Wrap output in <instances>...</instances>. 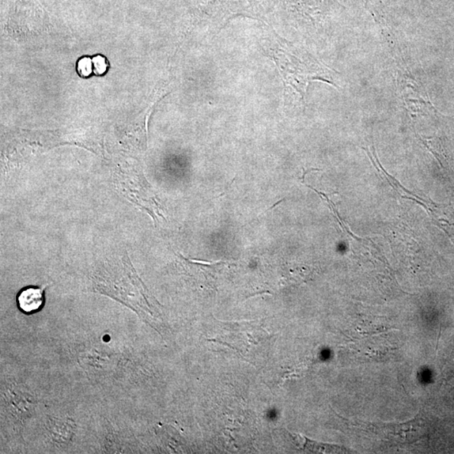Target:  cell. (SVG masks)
<instances>
[{
	"mask_svg": "<svg viewBox=\"0 0 454 454\" xmlns=\"http://www.w3.org/2000/svg\"><path fill=\"white\" fill-rule=\"evenodd\" d=\"M396 83L397 96L412 118L438 113L431 103L425 86L414 75L408 71H400Z\"/></svg>",
	"mask_w": 454,
	"mask_h": 454,
	"instance_id": "1",
	"label": "cell"
},
{
	"mask_svg": "<svg viewBox=\"0 0 454 454\" xmlns=\"http://www.w3.org/2000/svg\"><path fill=\"white\" fill-rule=\"evenodd\" d=\"M421 142L426 149L433 155L437 159L438 164L442 168H446L448 166V158H446V151L442 145L441 139L439 138H425V136H419Z\"/></svg>",
	"mask_w": 454,
	"mask_h": 454,
	"instance_id": "4",
	"label": "cell"
},
{
	"mask_svg": "<svg viewBox=\"0 0 454 454\" xmlns=\"http://www.w3.org/2000/svg\"><path fill=\"white\" fill-rule=\"evenodd\" d=\"M45 287L28 286L20 291L17 296V305L22 313L33 315L43 308Z\"/></svg>",
	"mask_w": 454,
	"mask_h": 454,
	"instance_id": "3",
	"label": "cell"
},
{
	"mask_svg": "<svg viewBox=\"0 0 454 454\" xmlns=\"http://www.w3.org/2000/svg\"><path fill=\"white\" fill-rule=\"evenodd\" d=\"M5 404L9 413L15 418L24 419L32 415L34 398L28 389L21 386H12L5 392Z\"/></svg>",
	"mask_w": 454,
	"mask_h": 454,
	"instance_id": "2",
	"label": "cell"
},
{
	"mask_svg": "<svg viewBox=\"0 0 454 454\" xmlns=\"http://www.w3.org/2000/svg\"><path fill=\"white\" fill-rule=\"evenodd\" d=\"M94 74L98 76L103 75L108 69L107 61L102 56H96L92 59Z\"/></svg>",
	"mask_w": 454,
	"mask_h": 454,
	"instance_id": "6",
	"label": "cell"
},
{
	"mask_svg": "<svg viewBox=\"0 0 454 454\" xmlns=\"http://www.w3.org/2000/svg\"><path fill=\"white\" fill-rule=\"evenodd\" d=\"M77 70L79 75L88 78L94 73L92 59L83 58L78 61Z\"/></svg>",
	"mask_w": 454,
	"mask_h": 454,
	"instance_id": "5",
	"label": "cell"
}]
</instances>
